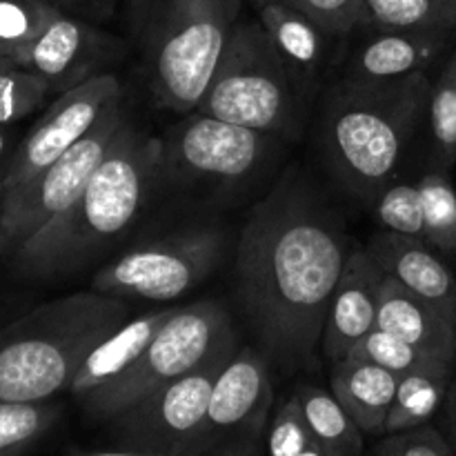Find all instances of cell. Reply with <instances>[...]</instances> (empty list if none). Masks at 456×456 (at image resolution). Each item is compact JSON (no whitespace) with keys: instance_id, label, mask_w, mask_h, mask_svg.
I'll list each match as a JSON object with an SVG mask.
<instances>
[{"instance_id":"obj_23","label":"cell","mask_w":456,"mask_h":456,"mask_svg":"<svg viewBox=\"0 0 456 456\" xmlns=\"http://www.w3.org/2000/svg\"><path fill=\"white\" fill-rule=\"evenodd\" d=\"M454 372H410L399 377L395 403L386 421V436L428 426L441 412Z\"/></svg>"},{"instance_id":"obj_15","label":"cell","mask_w":456,"mask_h":456,"mask_svg":"<svg viewBox=\"0 0 456 456\" xmlns=\"http://www.w3.org/2000/svg\"><path fill=\"white\" fill-rule=\"evenodd\" d=\"M386 276L383 267L365 248H354L347 256L343 274L332 294L325 319L321 350L330 363H337L347 352L377 328L379 288Z\"/></svg>"},{"instance_id":"obj_1","label":"cell","mask_w":456,"mask_h":456,"mask_svg":"<svg viewBox=\"0 0 456 456\" xmlns=\"http://www.w3.org/2000/svg\"><path fill=\"white\" fill-rule=\"evenodd\" d=\"M350 248L343 218L298 176L281 181L245 221L236 248L239 301L272 363H314Z\"/></svg>"},{"instance_id":"obj_12","label":"cell","mask_w":456,"mask_h":456,"mask_svg":"<svg viewBox=\"0 0 456 456\" xmlns=\"http://www.w3.org/2000/svg\"><path fill=\"white\" fill-rule=\"evenodd\" d=\"M120 94V80L114 74H102L69 92L58 94L43 118L29 129L25 141L13 151L7 169V196L12 203L38 174L69 151L102 116L105 107ZM4 209V208H3Z\"/></svg>"},{"instance_id":"obj_8","label":"cell","mask_w":456,"mask_h":456,"mask_svg":"<svg viewBox=\"0 0 456 456\" xmlns=\"http://www.w3.org/2000/svg\"><path fill=\"white\" fill-rule=\"evenodd\" d=\"M225 236L216 227H194L129 249L94 274V292L116 298L167 303L199 288L223 256Z\"/></svg>"},{"instance_id":"obj_20","label":"cell","mask_w":456,"mask_h":456,"mask_svg":"<svg viewBox=\"0 0 456 456\" xmlns=\"http://www.w3.org/2000/svg\"><path fill=\"white\" fill-rule=\"evenodd\" d=\"M330 387L365 436H386V421L399 387L396 374L347 354L332 363Z\"/></svg>"},{"instance_id":"obj_37","label":"cell","mask_w":456,"mask_h":456,"mask_svg":"<svg viewBox=\"0 0 456 456\" xmlns=\"http://www.w3.org/2000/svg\"><path fill=\"white\" fill-rule=\"evenodd\" d=\"M441 414H444V436L450 441L452 450L456 452V379L450 383L448 396H445V403L441 408Z\"/></svg>"},{"instance_id":"obj_33","label":"cell","mask_w":456,"mask_h":456,"mask_svg":"<svg viewBox=\"0 0 456 456\" xmlns=\"http://www.w3.org/2000/svg\"><path fill=\"white\" fill-rule=\"evenodd\" d=\"M263 3V0H252ZM314 18L334 38H347L354 31L368 29L370 18L365 0H281Z\"/></svg>"},{"instance_id":"obj_7","label":"cell","mask_w":456,"mask_h":456,"mask_svg":"<svg viewBox=\"0 0 456 456\" xmlns=\"http://www.w3.org/2000/svg\"><path fill=\"white\" fill-rule=\"evenodd\" d=\"M234 337L232 319L218 301H196L178 307L160 328L141 359L116 381L80 399L92 421H110L160 387L199 368L227 338Z\"/></svg>"},{"instance_id":"obj_3","label":"cell","mask_w":456,"mask_h":456,"mask_svg":"<svg viewBox=\"0 0 456 456\" xmlns=\"http://www.w3.org/2000/svg\"><path fill=\"white\" fill-rule=\"evenodd\" d=\"M430 87L428 71L395 80L341 76L330 87L319 120L321 154L352 196L372 203L395 181L428 116Z\"/></svg>"},{"instance_id":"obj_5","label":"cell","mask_w":456,"mask_h":456,"mask_svg":"<svg viewBox=\"0 0 456 456\" xmlns=\"http://www.w3.org/2000/svg\"><path fill=\"white\" fill-rule=\"evenodd\" d=\"M239 13L240 0H127L156 105L183 116L199 110Z\"/></svg>"},{"instance_id":"obj_9","label":"cell","mask_w":456,"mask_h":456,"mask_svg":"<svg viewBox=\"0 0 456 456\" xmlns=\"http://www.w3.org/2000/svg\"><path fill=\"white\" fill-rule=\"evenodd\" d=\"M127 120L123 96L114 98L98 123L69 151L38 174L12 203L4 205L0 216V256H12L22 243L71 208Z\"/></svg>"},{"instance_id":"obj_2","label":"cell","mask_w":456,"mask_h":456,"mask_svg":"<svg viewBox=\"0 0 456 456\" xmlns=\"http://www.w3.org/2000/svg\"><path fill=\"white\" fill-rule=\"evenodd\" d=\"M160 163L163 141L127 120L71 208L12 254L13 270L29 281L85 270L136 221L160 178Z\"/></svg>"},{"instance_id":"obj_25","label":"cell","mask_w":456,"mask_h":456,"mask_svg":"<svg viewBox=\"0 0 456 456\" xmlns=\"http://www.w3.org/2000/svg\"><path fill=\"white\" fill-rule=\"evenodd\" d=\"M370 27L456 36V0H365Z\"/></svg>"},{"instance_id":"obj_30","label":"cell","mask_w":456,"mask_h":456,"mask_svg":"<svg viewBox=\"0 0 456 456\" xmlns=\"http://www.w3.org/2000/svg\"><path fill=\"white\" fill-rule=\"evenodd\" d=\"M372 203L383 230L426 240L423 203L417 183H387Z\"/></svg>"},{"instance_id":"obj_34","label":"cell","mask_w":456,"mask_h":456,"mask_svg":"<svg viewBox=\"0 0 456 456\" xmlns=\"http://www.w3.org/2000/svg\"><path fill=\"white\" fill-rule=\"evenodd\" d=\"M381 445L390 456H456L444 432L432 423L383 436Z\"/></svg>"},{"instance_id":"obj_32","label":"cell","mask_w":456,"mask_h":456,"mask_svg":"<svg viewBox=\"0 0 456 456\" xmlns=\"http://www.w3.org/2000/svg\"><path fill=\"white\" fill-rule=\"evenodd\" d=\"M52 94L43 76L25 67L0 71V125H12L29 116Z\"/></svg>"},{"instance_id":"obj_28","label":"cell","mask_w":456,"mask_h":456,"mask_svg":"<svg viewBox=\"0 0 456 456\" xmlns=\"http://www.w3.org/2000/svg\"><path fill=\"white\" fill-rule=\"evenodd\" d=\"M61 417V405L52 401L38 403H0V456H18L47 435Z\"/></svg>"},{"instance_id":"obj_24","label":"cell","mask_w":456,"mask_h":456,"mask_svg":"<svg viewBox=\"0 0 456 456\" xmlns=\"http://www.w3.org/2000/svg\"><path fill=\"white\" fill-rule=\"evenodd\" d=\"M430 169L452 172L456 163V45L445 56L439 76L432 80L428 101Z\"/></svg>"},{"instance_id":"obj_16","label":"cell","mask_w":456,"mask_h":456,"mask_svg":"<svg viewBox=\"0 0 456 456\" xmlns=\"http://www.w3.org/2000/svg\"><path fill=\"white\" fill-rule=\"evenodd\" d=\"M383 272L435 307L456 330V276L435 248L421 239L379 232L365 245Z\"/></svg>"},{"instance_id":"obj_11","label":"cell","mask_w":456,"mask_h":456,"mask_svg":"<svg viewBox=\"0 0 456 456\" xmlns=\"http://www.w3.org/2000/svg\"><path fill=\"white\" fill-rule=\"evenodd\" d=\"M236 352V334L227 338L199 368L145 396L107 421L118 448L176 456L208 412L214 383Z\"/></svg>"},{"instance_id":"obj_38","label":"cell","mask_w":456,"mask_h":456,"mask_svg":"<svg viewBox=\"0 0 456 456\" xmlns=\"http://www.w3.org/2000/svg\"><path fill=\"white\" fill-rule=\"evenodd\" d=\"M71 456H165V454L142 452V450H132V448H116V450H98V452H76Z\"/></svg>"},{"instance_id":"obj_6","label":"cell","mask_w":456,"mask_h":456,"mask_svg":"<svg viewBox=\"0 0 456 456\" xmlns=\"http://www.w3.org/2000/svg\"><path fill=\"white\" fill-rule=\"evenodd\" d=\"M298 96L301 87L256 18L234 25L196 111L265 134H297Z\"/></svg>"},{"instance_id":"obj_19","label":"cell","mask_w":456,"mask_h":456,"mask_svg":"<svg viewBox=\"0 0 456 456\" xmlns=\"http://www.w3.org/2000/svg\"><path fill=\"white\" fill-rule=\"evenodd\" d=\"M377 328L403 338L417 350L456 365V330L444 314L386 274L379 288Z\"/></svg>"},{"instance_id":"obj_42","label":"cell","mask_w":456,"mask_h":456,"mask_svg":"<svg viewBox=\"0 0 456 456\" xmlns=\"http://www.w3.org/2000/svg\"><path fill=\"white\" fill-rule=\"evenodd\" d=\"M365 456H390V454H387V452H386V448H383V445L379 444L377 448L372 450V452H370V454H365Z\"/></svg>"},{"instance_id":"obj_21","label":"cell","mask_w":456,"mask_h":456,"mask_svg":"<svg viewBox=\"0 0 456 456\" xmlns=\"http://www.w3.org/2000/svg\"><path fill=\"white\" fill-rule=\"evenodd\" d=\"M176 310L178 307H163V310L150 312V314H142L138 319H127L110 337L102 338L76 372L69 387L71 395L80 401L89 392L116 381L125 370H129L141 359L147 346L154 341L160 328L176 314Z\"/></svg>"},{"instance_id":"obj_26","label":"cell","mask_w":456,"mask_h":456,"mask_svg":"<svg viewBox=\"0 0 456 456\" xmlns=\"http://www.w3.org/2000/svg\"><path fill=\"white\" fill-rule=\"evenodd\" d=\"M426 243L441 256H456V190L448 172L430 169L419 178Z\"/></svg>"},{"instance_id":"obj_17","label":"cell","mask_w":456,"mask_h":456,"mask_svg":"<svg viewBox=\"0 0 456 456\" xmlns=\"http://www.w3.org/2000/svg\"><path fill=\"white\" fill-rule=\"evenodd\" d=\"M356 45L347 56L343 76L361 80H395L403 76L428 71L439 58L448 56L456 45L452 34L432 31L379 29Z\"/></svg>"},{"instance_id":"obj_22","label":"cell","mask_w":456,"mask_h":456,"mask_svg":"<svg viewBox=\"0 0 456 456\" xmlns=\"http://www.w3.org/2000/svg\"><path fill=\"white\" fill-rule=\"evenodd\" d=\"M312 439L325 456H365V435L354 419L343 410L332 392L319 386H298L294 390Z\"/></svg>"},{"instance_id":"obj_31","label":"cell","mask_w":456,"mask_h":456,"mask_svg":"<svg viewBox=\"0 0 456 456\" xmlns=\"http://www.w3.org/2000/svg\"><path fill=\"white\" fill-rule=\"evenodd\" d=\"M267 456H325L312 439L297 395H289L272 414L265 436Z\"/></svg>"},{"instance_id":"obj_39","label":"cell","mask_w":456,"mask_h":456,"mask_svg":"<svg viewBox=\"0 0 456 456\" xmlns=\"http://www.w3.org/2000/svg\"><path fill=\"white\" fill-rule=\"evenodd\" d=\"M4 196H7V169H0V216H3Z\"/></svg>"},{"instance_id":"obj_18","label":"cell","mask_w":456,"mask_h":456,"mask_svg":"<svg viewBox=\"0 0 456 456\" xmlns=\"http://www.w3.org/2000/svg\"><path fill=\"white\" fill-rule=\"evenodd\" d=\"M252 4L256 7L258 22L265 27L298 87H314L332 56V40L338 38L328 34L314 18L288 3L263 0Z\"/></svg>"},{"instance_id":"obj_27","label":"cell","mask_w":456,"mask_h":456,"mask_svg":"<svg viewBox=\"0 0 456 456\" xmlns=\"http://www.w3.org/2000/svg\"><path fill=\"white\" fill-rule=\"evenodd\" d=\"M347 354L381 365L396 377H403L410 372H426V370H432V372H454L456 370V365L426 354V352L417 350L408 341L381 328H374L372 332L365 334Z\"/></svg>"},{"instance_id":"obj_40","label":"cell","mask_w":456,"mask_h":456,"mask_svg":"<svg viewBox=\"0 0 456 456\" xmlns=\"http://www.w3.org/2000/svg\"><path fill=\"white\" fill-rule=\"evenodd\" d=\"M4 147H7V132H4V125H0V159L4 154Z\"/></svg>"},{"instance_id":"obj_36","label":"cell","mask_w":456,"mask_h":456,"mask_svg":"<svg viewBox=\"0 0 456 456\" xmlns=\"http://www.w3.org/2000/svg\"><path fill=\"white\" fill-rule=\"evenodd\" d=\"M267 426H270V423L249 428V430L240 432V435H236L234 439L218 445L216 450H212V452L205 456H267V450H265Z\"/></svg>"},{"instance_id":"obj_10","label":"cell","mask_w":456,"mask_h":456,"mask_svg":"<svg viewBox=\"0 0 456 456\" xmlns=\"http://www.w3.org/2000/svg\"><path fill=\"white\" fill-rule=\"evenodd\" d=\"M160 176L185 185L236 187L258 172L272 151V134L200 111L185 114L163 138Z\"/></svg>"},{"instance_id":"obj_41","label":"cell","mask_w":456,"mask_h":456,"mask_svg":"<svg viewBox=\"0 0 456 456\" xmlns=\"http://www.w3.org/2000/svg\"><path fill=\"white\" fill-rule=\"evenodd\" d=\"M0 62H4V65H9V67H18L16 62H13L12 58L7 56V52H4V49H3V45H0Z\"/></svg>"},{"instance_id":"obj_35","label":"cell","mask_w":456,"mask_h":456,"mask_svg":"<svg viewBox=\"0 0 456 456\" xmlns=\"http://www.w3.org/2000/svg\"><path fill=\"white\" fill-rule=\"evenodd\" d=\"M45 3L52 4L62 16L98 25V22H105L114 16L118 0H45Z\"/></svg>"},{"instance_id":"obj_4","label":"cell","mask_w":456,"mask_h":456,"mask_svg":"<svg viewBox=\"0 0 456 456\" xmlns=\"http://www.w3.org/2000/svg\"><path fill=\"white\" fill-rule=\"evenodd\" d=\"M127 321L123 298L78 292L0 330V403H38L69 390L89 352Z\"/></svg>"},{"instance_id":"obj_14","label":"cell","mask_w":456,"mask_h":456,"mask_svg":"<svg viewBox=\"0 0 456 456\" xmlns=\"http://www.w3.org/2000/svg\"><path fill=\"white\" fill-rule=\"evenodd\" d=\"M125 43L98 25L58 13L43 34L20 53L18 67L36 71L47 80L52 94L69 92L125 56Z\"/></svg>"},{"instance_id":"obj_43","label":"cell","mask_w":456,"mask_h":456,"mask_svg":"<svg viewBox=\"0 0 456 456\" xmlns=\"http://www.w3.org/2000/svg\"><path fill=\"white\" fill-rule=\"evenodd\" d=\"M3 69H9V65H4V62H0V71Z\"/></svg>"},{"instance_id":"obj_29","label":"cell","mask_w":456,"mask_h":456,"mask_svg":"<svg viewBox=\"0 0 456 456\" xmlns=\"http://www.w3.org/2000/svg\"><path fill=\"white\" fill-rule=\"evenodd\" d=\"M58 16L45 0H0V45L18 65L20 53Z\"/></svg>"},{"instance_id":"obj_13","label":"cell","mask_w":456,"mask_h":456,"mask_svg":"<svg viewBox=\"0 0 456 456\" xmlns=\"http://www.w3.org/2000/svg\"><path fill=\"white\" fill-rule=\"evenodd\" d=\"M272 401V359L254 347H236L214 383L199 430L176 456H205L240 432L270 423Z\"/></svg>"}]
</instances>
